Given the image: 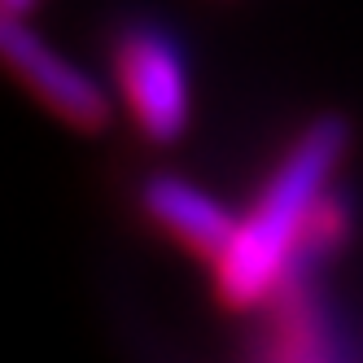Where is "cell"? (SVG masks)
<instances>
[{"label":"cell","instance_id":"6da1fadb","mask_svg":"<svg viewBox=\"0 0 363 363\" xmlns=\"http://www.w3.org/2000/svg\"><path fill=\"white\" fill-rule=\"evenodd\" d=\"M350 149V127L320 114L284 145L254 206L237 219L228 250L215 258L211 284L228 311H267L298 272L315 258V223L337 189V171Z\"/></svg>","mask_w":363,"mask_h":363},{"label":"cell","instance_id":"7a4b0ae2","mask_svg":"<svg viewBox=\"0 0 363 363\" xmlns=\"http://www.w3.org/2000/svg\"><path fill=\"white\" fill-rule=\"evenodd\" d=\"M110 74L118 106L127 110L140 140L158 149L184 140L193 123V70L167 27L149 18L118 27L110 40Z\"/></svg>","mask_w":363,"mask_h":363},{"label":"cell","instance_id":"3957f363","mask_svg":"<svg viewBox=\"0 0 363 363\" xmlns=\"http://www.w3.org/2000/svg\"><path fill=\"white\" fill-rule=\"evenodd\" d=\"M0 44H5V62L13 70V79L62 127L84 132V136H96L101 127H110V114H114L110 88L88 66H79L70 53H62L31 18H5Z\"/></svg>","mask_w":363,"mask_h":363},{"label":"cell","instance_id":"277c9868","mask_svg":"<svg viewBox=\"0 0 363 363\" xmlns=\"http://www.w3.org/2000/svg\"><path fill=\"white\" fill-rule=\"evenodd\" d=\"M140 211L162 237H171L179 250L193 254L206 267H215V258L228 250L232 232H237V219H241L223 197H215L211 189L193 184L184 175H171V171L145 175Z\"/></svg>","mask_w":363,"mask_h":363},{"label":"cell","instance_id":"5b68a950","mask_svg":"<svg viewBox=\"0 0 363 363\" xmlns=\"http://www.w3.org/2000/svg\"><path fill=\"white\" fill-rule=\"evenodd\" d=\"M311 272V267H306ZM306 272H298L272 311V328H267V350L258 354V363H354L346 346L333 337V324L324 320V311H315L306 294Z\"/></svg>","mask_w":363,"mask_h":363},{"label":"cell","instance_id":"8992f818","mask_svg":"<svg viewBox=\"0 0 363 363\" xmlns=\"http://www.w3.org/2000/svg\"><path fill=\"white\" fill-rule=\"evenodd\" d=\"M5 5V18H35L40 0H0Z\"/></svg>","mask_w":363,"mask_h":363}]
</instances>
